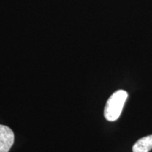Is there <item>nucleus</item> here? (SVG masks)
<instances>
[{
  "label": "nucleus",
  "instance_id": "1",
  "mask_svg": "<svg viewBox=\"0 0 152 152\" xmlns=\"http://www.w3.org/2000/svg\"><path fill=\"white\" fill-rule=\"evenodd\" d=\"M128 96L127 92L122 90L116 91L110 96L104 109V117L107 121H115L118 118Z\"/></svg>",
  "mask_w": 152,
  "mask_h": 152
},
{
  "label": "nucleus",
  "instance_id": "2",
  "mask_svg": "<svg viewBox=\"0 0 152 152\" xmlns=\"http://www.w3.org/2000/svg\"><path fill=\"white\" fill-rule=\"evenodd\" d=\"M14 142L12 130L6 125H0V152H9Z\"/></svg>",
  "mask_w": 152,
  "mask_h": 152
},
{
  "label": "nucleus",
  "instance_id": "3",
  "mask_svg": "<svg viewBox=\"0 0 152 152\" xmlns=\"http://www.w3.org/2000/svg\"><path fill=\"white\" fill-rule=\"evenodd\" d=\"M151 149L152 134L140 139L132 147L133 152H149Z\"/></svg>",
  "mask_w": 152,
  "mask_h": 152
}]
</instances>
